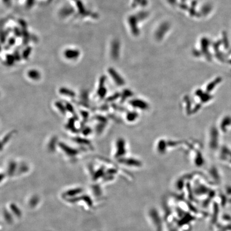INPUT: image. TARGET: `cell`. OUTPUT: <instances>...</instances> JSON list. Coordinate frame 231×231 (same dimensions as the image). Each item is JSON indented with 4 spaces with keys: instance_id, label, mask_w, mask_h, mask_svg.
<instances>
[{
    "instance_id": "1",
    "label": "cell",
    "mask_w": 231,
    "mask_h": 231,
    "mask_svg": "<svg viewBox=\"0 0 231 231\" xmlns=\"http://www.w3.org/2000/svg\"><path fill=\"white\" fill-rule=\"evenodd\" d=\"M58 147L63 152L65 155L70 158H75L78 156L80 153L78 149L70 146L68 144L63 142H58Z\"/></svg>"
},
{
    "instance_id": "2",
    "label": "cell",
    "mask_w": 231,
    "mask_h": 231,
    "mask_svg": "<svg viewBox=\"0 0 231 231\" xmlns=\"http://www.w3.org/2000/svg\"><path fill=\"white\" fill-rule=\"evenodd\" d=\"M105 77L102 76L100 77L98 83V89L96 90V94L98 98L100 99H103L105 97L107 93V90L105 86Z\"/></svg>"
},
{
    "instance_id": "3",
    "label": "cell",
    "mask_w": 231,
    "mask_h": 231,
    "mask_svg": "<svg viewBox=\"0 0 231 231\" xmlns=\"http://www.w3.org/2000/svg\"><path fill=\"white\" fill-rule=\"evenodd\" d=\"M80 52L78 49H67L64 52V56L65 58L69 60H75L79 57Z\"/></svg>"
},
{
    "instance_id": "4",
    "label": "cell",
    "mask_w": 231,
    "mask_h": 231,
    "mask_svg": "<svg viewBox=\"0 0 231 231\" xmlns=\"http://www.w3.org/2000/svg\"><path fill=\"white\" fill-rule=\"evenodd\" d=\"M27 76L32 81H38L41 78V73L37 69L29 70L27 72Z\"/></svg>"
},
{
    "instance_id": "5",
    "label": "cell",
    "mask_w": 231,
    "mask_h": 231,
    "mask_svg": "<svg viewBox=\"0 0 231 231\" xmlns=\"http://www.w3.org/2000/svg\"><path fill=\"white\" fill-rule=\"evenodd\" d=\"M58 93L60 95L67 98H74L76 96V93L74 90L67 87H60L58 89Z\"/></svg>"
},
{
    "instance_id": "6",
    "label": "cell",
    "mask_w": 231,
    "mask_h": 231,
    "mask_svg": "<svg viewBox=\"0 0 231 231\" xmlns=\"http://www.w3.org/2000/svg\"><path fill=\"white\" fill-rule=\"evenodd\" d=\"M72 140L75 142L76 143L79 144L83 147H87L90 148L92 146V143L90 142V140H89V139H87L85 137H73L72 139Z\"/></svg>"
},
{
    "instance_id": "7",
    "label": "cell",
    "mask_w": 231,
    "mask_h": 231,
    "mask_svg": "<svg viewBox=\"0 0 231 231\" xmlns=\"http://www.w3.org/2000/svg\"><path fill=\"white\" fill-rule=\"evenodd\" d=\"M83 191V189L81 188H74L73 189L67 190L65 192H64L63 196L67 199H69L70 197L71 198L70 199H72L73 197H74V196L79 195L80 193H82Z\"/></svg>"
},
{
    "instance_id": "8",
    "label": "cell",
    "mask_w": 231,
    "mask_h": 231,
    "mask_svg": "<svg viewBox=\"0 0 231 231\" xmlns=\"http://www.w3.org/2000/svg\"><path fill=\"white\" fill-rule=\"evenodd\" d=\"M15 133H16V131L13 130L8 132L7 134H6L5 136H4L3 138L1 140V150H2L4 147L5 146L6 144L10 141V140L12 139V137H13Z\"/></svg>"
},
{
    "instance_id": "9",
    "label": "cell",
    "mask_w": 231,
    "mask_h": 231,
    "mask_svg": "<svg viewBox=\"0 0 231 231\" xmlns=\"http://www.w3.org/2000/svg\"><path fill=\"white\" fill-rule=\"evenodd\" d=\"M17 168H18V165L16 162L14 161L10 162L8 165L7 170L8 175H9L10 177L13 176L17 171Z\"/></svg>"
},
{
    "instance_id": "10",
    "label": "cell",
    "mask_w": 231,
    "mask_h": 231,
    "mask_svg": "<svg viewBox=\"0 0 231 231\" xmlns=\"http://www.w3.org/2000/svg\"><path fill=\"white\" fill-rule=\"evenodd\" d=\"M54 105L57 110L62 114L65 115L67 114V108L65 106V103H63L60 101H57L55 102Z\"/></svg>"
},
{
    "instance_id": "11",
    "label": "cell",
    "mask_w": 231,
    "mask_h": 231,
    "mask_svg": "<svg viewBox=\"0 0 231 231\" xmlns=\"http://www.w3.org/2000/svg\"><path fill=\"white\" fill-rule=\"evenodd\" d=\"M9 210H11V212L13 213V215L17 217H20L22 215V212L20 209L18 208L14 203H11L9 205Z\"/></svg>"
},
{
    "instance_id": "12",
    "label": "cell",
    "mask_w": 231,
    "mask_h": 231,
    "mask_svg": "<svg viewBox=\"0 0 231 231\" xmlns=\"http://www.w3.org/2000/svg\"><path fill=\"white\" fill-rule=\"evenodd\" d=\"M108 72L110 76L112 77V79L114 80V81H115V83L117 84H121L122 83L121 79L119 78L117 72H115L114 69L110 68V69H109Z\"/></svg>"
},
{
    "instance_id": "13",
    "label": "cell",
    "mask_w": 231,
    "mask_h": 231,
    "mask_svg": "<svg viewBox=\"0 0 231 231\" xmlns=\"http://www.w3.org/2000/svg\"><path fill=\"white\" fill-rule=\"evenodd\" d=\"M75 121H76V120L74 118H72L69 119L66 125L67 129L74 132V130H76V127H75Z\"/></svg>"
},
{
    "instance_id": "14",
    "label": "cell",
    "mask_w": 231,
    "mask_h": 231,
    "mask_svg": "<svg viewBox=\"0 0 231 231\" xmlns=\"http://www.w3.org/2000/svg\"><path fill=\"white\" fill-rule=\"evenodd\" d=\"M65 105L67 112H70L72 114H75V110H74V108L72 106V105L71 103H69V102H66Z\"/></svg>"
},
{
    "instance_id": "15",
    "label": "cell",
    "mask_w": 231,
    "mask_h": 231,
    "mask_svg": "<svg viewBox=\"0 0 231 231\" xmlns=\"http://www.w3.org/2000/svg\"><path fill=\"white\" fill-rule=\"evenodd\" d=\"M92 129L89 127L86 126L85 128H83V131H82V133L83 134V136L84 137H87L89 135H90V134L92 133Z\"/></svg>"
}]
</instances>
